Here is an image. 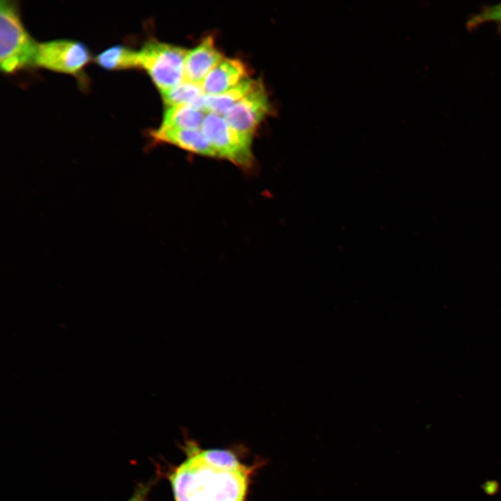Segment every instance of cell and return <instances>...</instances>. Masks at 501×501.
Listing matches in <instances>:
<instances>
[{
	"label": "cell",
	"mask_w": 501,
	"mask_h": 501,
	"mask_svg": "<svg viewBox=\"0 0 501 501\" xmlns=\"http://www.w3.org/2000/svg\"><path fill=\"white\" fill-rule=\"evenodd\" d=\"M201 131L216 152L217 158L224 159L245 170L252 168L253 138L232 128L221 116L207 113Z\"/></svg>",
	"instance_id": "obj_4"
},
{
	"label": "cell",
	"mask_w": 501,
	"mask_h": 501,
	"mask_svg": "<svg viewBox=\"0 0 501 501\" xmlns=\"http://www.w3.org/2000/svg\"><path fill=\"white\" fill-rule=\"evenodd\" d=\"M192 456L207 466L220 470L236 471L247 468L239 462L232 452L228 450H201L194 452Z\"/></svg>",
	"instance_id": "obj_14"
},
{
	"label": "cell",
	"mask_w": 501,
	"mask_h": 501,
	"mask_svg": "<svg viewBox=\"0 0 501 501\" xmlns=\"http://www.w3.org/2000/svg\"><path fill=\"white\" fill-rule=\"evenodd\" d=\"M487 22H495L501 29V3L484 7L468 20L467 27L475 29Z\"/></svg>",
	"instance_id": "obj_15"
},
{
	"label": "cell",
	"mask_w": 501,
	"mask_h": 501,
	"mask_svg": "<svg viewBox=\"0 0 501 501\" xmlns=\"http://www.w3.org/2000/svg\"><path fill=\"white\" fill-rule=\"evenodd\" d=\"M153 484L152 481L138 484L133 494L127 501H148V495Z\"/></svg>",
	"instance_id": "obj_16"
},
{
	"label": "cell",
	"mask_w": 501,
	"mask_h": 501,
	"mask_svg": "<svg viewBox=\"0 0 501 501\" xmlns=\"http://www.w3.org/2000/svg\"><path fill=\"white\" fill-rule=\"evenodd\" d=\"M94 61L102 68L110 71L140 67L138 51L122 45L104 49L95 57Z\"/></svg>",
	"instance_id": "obj_12"
},
{
	"label": "cell",
	"mask_w": 501,
	"mask_h": 501,
	"mask_svg": "<svg viewBox=\"0 0 501 501\" xmlns=\"http://www.w3.org/2000/svg\"><path fill=\"white\" fill-rule=\"evenodd\" d=\"M249 472L217 470L191 455L170 480L175 501H244Z\"/></svg>",
	"instance_id": "obj_1"
},
{
	"label": "cell",
	"mask_w": 501,
	"mask_h": 501,
	"mask_svg": "<svg viewBox=\"0 0 501 501\" xmlns=\"http://www.w3.org/2000/svg\"><path fill=\"white\" fill-rule=\"evenodd\" d=\"M206 115L191 103L166 107L160 127L168 129H201Z\"/></svg>",
	"instance_id": "obj_11"
},
{
	"label": "cell",
	"mask_w": 501,
	"mask_h": 501,
	"mask_svg": "<svg viewBox=\"0 0 501 501\" xmlns=\"http://www.w3.org/2000/svg\"><path fill=\"white\" fill-rule=\"evenodd\" d=\"M0 65L5 74L34 67L38 42L25 28L16 2L1 1Z\"/></svg>",
	"instance_id": "obj_2"
},
{
	"label": "cell",
	"mask_w": 501,
	"mask_h": 501,
	"mask_svg": "<svg viewBox=\"0 0 501 501\" xmlns=\"http://www.w3.org/2000/svg\"><path fill=\"white\" fill-rule=\"evenodd\" d=\"M271 111L265 87L258 79L253 88L221 116L232 128L253 138L260 124Z\"/></svg>",
	"instance_id": "obj_6"
},
{
	"label": "cell",
	"mask_w": 501,
	"mask_h": 501,
	"mask_svg": "<svg viewBox=\"0 0 501 501\" xmlns=\"http://www.w3.org/2000/svg\"><path fill=\"white\" fill-rule=\"evenodd\" d=\"M91 60V53L83 42L56 39L38 43L34 67L78 77Z\"/></svg>",
	"instance_id": "obj_5"
},
{
	"label": "cell",
	"mask_w": 501,
	"mask_h": 501,
	"mask_svg": "<svg viewBox=\"0 0 501 501\" xmlns=\"http://www.w3.org/2000/svg\"><path fill=\"white\" fill-rule=\"evenodd\" d=\"M187 50L176 45L150 40L138 51L139 67L148 74L161 91L184 80V62Z\"/></svg>",
	"instance_id": "obj_3"
},
{
	"label": "cell",
	"mask_w": 501,
	"mask_h": 501,
	"mask_svg": "<svg viewBox=\"0 0 501 501\" xmlns=\"http://www.w3.org/2000/svg\"><path fill=\"white\" fill-rule=\"evenodd\" d=\"M152 144L168 143L202 156L217 158L213 147L201 129H168L161 127L150 132Z\"/></svg>",
	"instance_id": "obj_8"
},
{
	"label": "cell",
	"mask_w": 501,
	"mask_h": 501,
	"mask_svg": "<svg viewBox=\"0 0 501 501\" xmlns=\"http://www.w3.org/2000/svg\"><path fill=\"white\" fill-rule=\"evenodd\" d=\"M223 59L214 38L210 35L205 37L196 47L187 50L184 62V80L201 84Z\"/></svg>",
	"instance_id": "obj_7"
},
{
	"label": "cell",
	"mask_w": 501,
	"mask_h": 501,
	"mask_svg": "<svg viewBox=\"0 0 501 501\" xmlns=\"http://www.w3.org/2000/svg\"><path fill=\"white\" fill-rule=\"evenodd\" d=\"M247 69L239 59H224L205 77L202 84L205 95H217L231 89L247 78Z\"/></svg>",
	"instance_id": "obj_9"
},
{
	"label": "cell",
	"mask_w": 501,
	"mask_h": 501,
	"mask_svg": "<svg viewBox=\"0 0 501 501\" xmlns=\"http://www.w3.org/2000/svg\"><path fill=\"white\" fill-rule=\"evenodd\" d=\"M256 82L257 80L247 77L234 87L222 93L205 95L198 100V106L206 114L223 116L231 106L244 97Z\"/></svg>",
	"instance_id": "obj_10"
},
{
	"label": "cell",
	"mask_w": 501,
	"mask_h": 501,
	"mask_svg": "<svg viewBox=\"0 0 501 501\" xmlns=\"http://www.w3.org/2000/svg\"><path fill=\"white\" fill-rule=\"evenodd\" d=\"M160 93L166 107L193 103L205 95L202 84L186 80H183L175 87Z\"/></svg>",
	"instance_id": "obj_13"
}]
</instances>
